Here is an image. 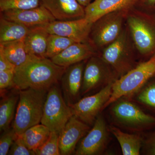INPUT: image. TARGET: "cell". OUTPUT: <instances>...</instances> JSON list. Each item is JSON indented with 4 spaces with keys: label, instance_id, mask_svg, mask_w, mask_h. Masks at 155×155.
<instances>
[{
    "label": "cell",
    "instance_id": "26",
    "mask_svg": "<svg viewBox=\"0 0 155 155\" xmlns=\"http://www.w3.org/2000/svg\"><path fill=\"white\" fill-rule=\"evenodd\" d=\"M135 94L137 101L155 115V81L145 85Z\"/></svg>",
    "mask_w": 155,
    "mask_h": 155
},
{
    "label": "cell",
    "instance_id": "19",
    "mask_svg": "<svg viewBox=\"0 0 155 155\" xmlns=\"http://www.w3.org/2000/svg\"><path fill=\"white\" fill-rule=\"evenodd\" d=\"M49 35L41 25L29 28L24 40L28 54L46 58Z\"/></svg>",
    "mask_w": 155,
    "mask_h": 155
},
{
    "label": "cell",
    "instance_id": "1",
    "mask_svg": "<svg viewBox=\"0 0 155 155\" xmlns=\"http://www.w3.org/2000/svg\"><path fill=\"white\" fill-rule=\"evenodd\" d=\"M66 68L58 66L49 58L28 55L24 64L14 70V87L49 90L61 81Z\"/></svg>",
    "mask_w": 155,
    "mask_h": 155
},
{
    "label": "cell",
    "instance_id": "9",
    "mask_svg": "<svg viewBox=\"0 0 155 155\" xmlns=\"http://www.w3.org/2000/svg\"><path fill=\"white\" fill-rule=\"evenodd\" d=\"M122 23V16L119 11L107 14L97 20L93 24L90 33L94 43L103 47L116 40L120 35Z\"/></svg>",
    "mask_w": 155,
    "mask_h": 155
},
{
    "label": "cell",
    "instance_id": "14",
    "mask_svg": "<svg viewBox=\"0 0 155 155\" xmlns=\"http://www.w3.org/2000/svg\"><path fill=\"white\" fill-rule=\"evenodd\" d=\"M125 48V37L120 35L116 40L109 45L103 53V61L115 69L120 77L133 69L131 61L126 54Z\"/></svg>",
    "mask_w": 155,
    "mask_h": 155
},
{
    "label": "cell",
    "instance_id": "30",
    "mask_svg": "<svg viewBox=\"0 0 155 155\" xmlns=\"http://www.w3.org/2000/svg\"><path fill=\"white\" fill-rule=\"evenodd\" d=\"M9 155H35L34 151L29 149L26 146L18 134L17 138L14 140L12 146L9 150Z\"/></svg>",
    "mask_w": 155,
    "mask_h": 155
},
{
    "label": "cell",
    "instance_id": "7",
    "mask_svg": "<svg viewBox=\"0 0 155 155\" xmlns=\"http://www.w3.org/2000/svg\"><path fill=\"white\" fill-rule=\"evenodd\" d=\"M93 126L79 141L75 155H100L106 151L111 132L104 116L99 114Z\"/></svg>",
    "mask_w": 155,
    "mask_h": 155
},
{
    "label": "cell",
    "instance_id": "34",
    "mask_svg": "<svg viewBox=\"0 0 155 155\" xmlns=\"http://www.w3.org/2000/svg\"><path fill=\"white\" fill-rule=\"evenodd\" d=\"M81 5L85 8L91 2L92 0H76Z\"/></svg>",
    "mask_w": 155,
    "mask_h": 155
},
{
    "label": "cell",
    "instance_id": "12",
    "mask_svg": "<svg viewBox=\"0 0 155 155\" xmlns=\"http://www.w3.org/2000/svg\"><path fill=\"white\" fill-rule=\"evenodd\" d=\"M84 67V61L69 66L61 77L62 94L68 106L80 99Z\"/></svg>",
    "mask_w": 155,
    "mask_h": 155
},
{
    "label": "cell",
    "instance_id": "15",
    "mask_svg": "<svg viewBox=\"0 0 155 155\" xmlns=\"http://www.w3.org/2000/svg\"><path fill=\"white\" fill-rule=\"evenodd\" d=\"M41 5L58 21H70L85 17L84 7L76 0H41Z\"/></svg>",
    "mask_w": 155,
    "mask_h": 155
},
{
    "label": "cell",
    "instance_id": "2",
    "mask_svg": "<svg viewBox=\"0 0 155 155\" xmlns=\"http://www.w3.org/2000/svg\"><path fill=\"white\" fill-rule=\"evenodd\" d=\"M110 106V114L116 127L134 132L155 128V116L145 113L131 97H122Z\"/></svg>",
    "mask_w": 155,
    "mask_h": 155
},
{
    "label": "cell",
    "instance_id": "10",
    "mask_svg": "<svg viewBox=\"0 0 155 155\" xmlns=\"http://www.w3.org/2000/svg\"><path fill=\"white\" fill-rule=\"evenodd\" d=\"M93 24L84 17L70 21L55 20L41 26L50 34L65 37L77 42L84 43L90 35Z\"/></svg>",
    "mask_w": 155,
    "mask_h": 155
},
{
    "label": "cell",
    "instance_id": "33",
    "mask_svg": "<svg viewBox=\"0 0 155 155\" xmlns=\"http://www.w3.org/2000/svg\"><path fill=\"white\" fill-rule=\"evenodd\" d=\"M16 67L9 61L2 51L0 49V71L15 70Z\"/></svg>",
    "mask_w": 155,
    "mask_h": 155
},
{
    "label": "cell",
    "instance_id": "27",
    "mask_svg": "<svg viewBox=\"0 0 155 155\" xmlns=\"http://www.w3.org/2000/svg\"><path fill=\"white\" fill-rule=\"evenodd\" d=\"M41 0H0L1 12L11 10L35 8L41 5Z\"/></svg>",
    "mask_w": 155,
    "mask_h": 155
},
{
    "label": "cell",
    "instance_id": "23",
    "mask_svg": "<svg viewBox=\"0 0 155 155\" xmlns=\"http://www.w3.org/2000/svg\"><path fill=\"white\" fill-rule=\"evenodd\" d=\"M24 40L0 43V49L16 67L24 64L28 58V54L25 49Z\"/></svg>",
    "mask_w": 155,
    "mask_h": 155
},
{
    "label": "cell",
    "instance_id": "25",
    "mask_svg": "<svg viewBox=\"0 0 155 155\" xmlns=\"http://www.w3.org/2000/svg\"><path fill=\"white\" fill-rule=\"evenodd\" d=\"M75 42H76L68 38L49 34L46 58L51 59Z\"/></svg>",
    "mask_w": 155,
    "mask_h": 155
},
{
    "label": "cell",
    "instance_id": "6",
    "mask_svg": "<svg viewBox=\"0 0 155 155\" xmlns=\"http://www.w3.org/2000/svg\"><path fill=\"white\" fill-rule=\"evenodd\" d=\"M113 83L109 84L95 94L80 99L69 106L73 115L90 126L93 125L110 98Z\"/></svg>",
    "mask_w": 155,
    "mask_h": 155
},
{
    "label": "cell",
    "instance_id": "21",
    "mask_svg": "<svg viewBox=\"0 0 155 155\" xmlns=\"http://www.w3.org/2000/svg\"><path fill=\"white\" fill-rule=\"evenodd\" d=\"M29 29L25 25L8 20L1 15L0 43L24 40Z\"/></svg>",
    "mask_w": 155,
    "mask_h": 155
},
{
    "label": "cell",
    "instance_id": "8",
    "mask_svg": "<svg viewBox=\"0 0 155 155\" xmlns=\"http://www.w3.org/2000/svg\"><path fill=\"white\" fill-rule=\"evenodd\" d=\"M106 63L96 57H92L84 67L81 95L101 89L116 79L112 77L105 66Z\"/></svg>",
    "mask_w": 155,
    "mask_h": 155
},
{
    "label": "cell",
    "instance_id": "4",
    "mask_svg": "<svg viewBox=\"0 0 155 155\" xmlns=\"http://www.w3.org/2000/svg\"><path fill=\"white\" fill-rule=\"evenodd\" d=\"M155 75V54L115 81L110 98L104 109L122 97H131Z\"/></svg>",
    "mask_w": 155,
    "mask_h": 155
},
{
    "label": "cell",
    "instance_id": "35",
    "mask_svg": "<svg viewBox=\"0 0 155 155\" xmlns=\"http://www.w3.org/2000/svg\"><path fill=\"white\" fill-rule=\"evenodd\" d=\"M145 1L150 5H153L155 4V0H145Z\"/></svg>",
    "mask_w": 155,
    "mask_h": 155
},
{
    "label": "cell",
    "instance_id": "11",
    "mask_svg": "<svg viewBox=\"0 0 155 155\" xmlns=\"http://www.w3.org/2000/svg\"><path fill=\"white\" fill-rule=\"evenodd\" d=\"M90 130V125L73 115L59 134L61 155H72L75 153L78 143Z\"/></svg>",
    "mask_w": 155,
    "mask_h": 155
},
{
    "label": "cell",
    "instance_id": "28",
    "mask_svg": "<svg viewBox=\"0 0 155 155\" xmlns=\"http://www.w3.org/2000/svg\"><path fill=\"white\" fill-rule=\"evenodd\" d=\"M35 152L37 155H61L59 147V134L51 132L47 140Z\"/></svg>",
    "mask_w": 155,
    "mask_h": 155
},
{
    "label": "cell",
    "instance_id": "22",
    "mask_svg": "<svg viewBox=\"0 0 155 155\" xmlns=\"http://www.w3.org/2000/svg\"><path fill=\"white\" fill-rule=\"evenodd\" d=\"M51 133L47 127L38 124L29 127L19 136L26 146L35 151L47 140Z\"/></svg>",
    "mask_w": 155,
    "mask_h": 155
},
{
    "label": "cell",
    "instance_id": "18",
    "mask_svg": "<svg viewBox=\"0 0 155 155\" xmlns=\"http://www.w3.org/2000/svg\"><path fill=\"white\" fill-rule=\"evenodd\" d=\"M94 55V51L89 45L76 42L51 59L58 66L67 68L89 59Z\"/></svg>",
    "mask_w": 155,
    "mask_h": 155
},
{
    "label": "cell",
    "instance_id": "31",
    "mask_svg": "<svg viewBox=\"0 0 155 155\" xmlns=\"http://www.w3.org/2000/svg\"><path fill=\"white\" fill-rule=\"evenodd\" d=\"M154 130L143 136L141 153L143 155H155V128Z\"/></svg>",
    "mask_w": 155,
    "mask_h": 155
},
{
    "label": "cell",
    "instance_id": "20",
    "mask_svg": "<svg viewBox=\"0 0 155 155\" xmlns=\"http://www.w3.org/2000/svg\"><path fill=\"white\" fill-rule=\"evenodd\" d=\"M109 129L119 142L123 155L140 154L143 142V136L140 134L124 132L114 125H110Z\"/></svg>",
    "mask_w": 155,
    "mask_h": 155
},
{
    "label": "cell",
    "instance_id": "13",
    "mask_svg": "<svg viewBox=\"0 0 155 155\" xmlns=\"http://www.w3.org/2000/svg\"><path fill=\"white\" fill-rule=\"evenodd\" d=\"M4 18L21 23L28 28L40 26L56 20L43 6L26 10H11L1 12Z\"/></svg>",
    "mask_w": 155,
    "mask_h": 155
},
{
    "label": "cell",
    "instance_id": "24",
    "mask_svg": "<svg viewBox=\"0 0 155 155\" xmlns=\"http://www.w3.org/2000/svg\"><path fill=\"white\" fill-rule=\"evenodd\" d=\"M19 99V93H11L3 98L0 104V130L2 132L8 129L15 116Z\"/></svg>",
    "mask_w": 155,
    "mask_h": 155
},
{
    "label": "cell",
    "instance_id": "16",
    "mask_svg": "<svg viewBox=\"0 0 155 155\" xmlns=\"http://www.w3.org/2000/svg\"><path fill=\"white\" fill-rule=\"evenodd\" d=\"M128 24L137 49L142 54L150 52L155 48V32L147 23L134 17L128 19Z\"/></svg>",
    "mask_w": 155,
    "mask_h": 155
},
{
    "label": "cell",
    "instance_id": "32",
    "mask_svg": "<svg viewBox=\"0 0 155 155\" xmlns=\"http://www.w3.org/2000/svg\"><path fill=\"white\" fill-rule=\"evenodd\" d=\"M14 70L0 71L1 91L10 87H14Z\"/></svg>",
    "mask_w": 155,
    "mask_h": 155
},
{
    "label": "cell",
    "instance_id": "17",
    "mask_svg": "<svg viewBox=\"0 0 155 155\" xmlns=\"http://www.w3.org/2000/svg\"><path fill=\"white\" fill-rule=\"evenodd\" d=\"M136 0H94L84 8L85 18L94 23L105 15L129 8Z\"/></svg>",
    "mask_w": 155,
    "mask_h": 155
},
{
    "label": "cell",
    "instance_id": "5",
    "mask_svg": "<svg viewBox=\"0 0 155 155\" xmlns=\"http://www.w3.org/2000/svg\"><path fill=\"white\" fill-rule=\"evenodd\" d=\"M73 116L71 108L64 100L61 90L56 84L48 91L41 123L51 132L60 134Z\"/></svg>",
    "mask_w": 155,
    "mask_h": 155
},
{
    "label": "cell",
    "instance_id": "29",
    "mask_svg": "<svg viewBox=\"0 0 155 155\" xmlns=\"http://www.w3.org/2000/svg\"><path fill=\"white\" fill-rule=\"evenodd\" d=\"M18 134L13 128L3 131L0 138V155H7Z\"/></svg>",
    "mask_w": 155,
    "mask_h": 155
},
{
    "label": "cell",
    "instance_id": "3",
    "mask_svg": "<svg viewBox=\"0 0 155 155\" xmlns=\"http://www.w3.org/2000/svg\"><path fill=\"white\" fill-rule=\"evenodd\" d=\"M48 91L33 88L19 90V99L12 125L17 134L41 122Z\"/></svg>",
    "mask_w": 155,
    "mask_h": 155
}]
</instances>
